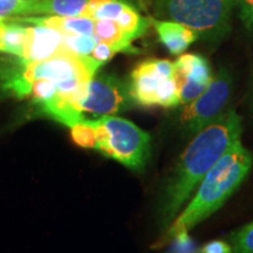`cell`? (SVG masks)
<instances>
[{"label": "cell", "mask_w": 253, "mask_h": 253, "mask_svg": "<svg viewBox=\"0 0 253 253\" xmlns=\"http://www.w3.org/2000/svg\"><path fill=\"white\" fill-rule=\"evenodd\" d=\"M116 23H118L126 39L132 42V40L143 36L150 21L149 19L142 17L137 12V9H135L130 4H128L123 9L122 13L119 15V18L116 19Z\"/></svg>", "instance_id": "obj_14"}, {"label": "cell", "mask_w": 253, "mask_h": 253, "mask_svg": "<svg viewBox=\"0 0 253 253\" xmlns=\"http://www.w3.org/2000/svg\"><path fill=\"white\" fill-rule=\"evenodd\" d=\"M175 79L194 82L202 87H208L212 79L210 63L199 54H183L173 62Z\"/></svg>", "instance_id": "obj_11"}, {"label": "cell", "mask_w": 253, "mask_h": 253, "mask_svg": "<svg viewBox=\"0 0 253 253\" xmlns=\"http://www.w3.org/2000/svg\"><path fill=\"white\" fill-rule=\"evenodd\" d=\"M251 107L253 109V82H252V88H251Z\"/></svg>", "instance_id": "obj_24"}, {"label": "cell", "mask_w": 253, "mask_h": 253, "mask_svg": "<svg viewBox=\"0 0 253 253\" xmlns=\"http://www.w3.org/2000/svg\"><path fill=\"white\" fill-rule=\"evenodd\" d=\"M198 253H233L229 243L223 240H212L205 244Z\"/></svg>", "instance_id": "obj_23"}, {"label": "cell", "mask_w": 253, "mask_h": 253, "mask_svg": "<svg viewBox=\"0 0 253 253\" xmlns=\"http://www.w3.org/2000/svg\"><path fill=\"white\" fill-rule=\"evenodd\" d=\"M99 40L95 36H77L62 33V48L65 52L79 56L89 58Z\"/></svg>", "instance_id": "obj_16"}, {"label": "cell", "mask_w": 253, "mask_h": 253, "mask_svg": "<svg viewBox=\"0 0 253 253\" xmlns=\"http://www.w3.org/2000/svg\"><path fill=\"white\" fill-rule=\"evenodd\" d=\"M71 135L74 143L81 148H91L96 147V131L93 120L84 119V121L77 123L71 126Z\"/></svg>", "instance_id": "obj_18"}, {"label": "cell", "mask_w": 253, "mask_h": 253, "mask_svg": "<svg viewBox=\"0 0 253 253\" xmlns=\"http://www.w3.org/2000/svg\"><path fill=\"white\" fill-rule=\"evenodd\" d=\"M93 123L96 131L95 149L135 171L144 169L151 149L148 132L114 115L93 120Z\"/></svg>", "instance_id": "obj_5"}, {"label": "cell", "mask_w": 253, "mask_h": 253, "mask_svg": "<svg viewBox=\"0 0 253 253\" xmlns=\"http://www.w3.org/2000/svg\"><path fill=\"white\" fill-rule=\"evenodd\" d=\"M175 65L169 60L149 59L136 66L130 74L129 91L135 104L156 106L158 88L166 79L173 78Z\"/></svg>", "instance_id": "obj_8"}, {"label": "cell", "mask_w": 253, "mask_h": 253, "mask_svg": "<svg viewBox=\"0 0 253 253\" xmlns=\"http://www.w3.org/2000/svg\"><path fill=\"white\" fill-rule=\"evenodd\" d=\"M171 249L168 253H198L199 250L196 248L194 240L190 238L189 232H181L177 235L171 242Z\"/></svg>", "instance_id": "obj_20"}, {"label": "cell", "mask_w": 253, "mask_h": 253, "mask_svg": "<svg viewBox=\"0 0 253 253\" xmlns=\"http://www.w3.org/2000/svg\"><path fill=\"white\" fill-rule=\"evenodd\" d=\"M156 31L158 39L172 55H179L188 49V47L198 40V34L185 25L171 20L149 19Z\"/></svg>", "instance_id": "obj_10"}, {"label": "cell", "mask_w": 253, "mask_h": 253, "mask_svg": "<svg viewBox=\"0 0 253 253\" xmlns=\"http://www.w3.org/2000/svg\"><path fill=\"white\" fill-rule=\"evenodd\" d=\"M116 53H120L118 47L110 45V43L99 41V42L96 43V46H95V48L93 49V52H91L90 56L95 60V61L99 62L100 65L102 66L107 61H109Z\"/></svg>", "instance_id": "obj_21"}, {"label": "cell", "mask_w": 253, "mask_h": 253, "mask_svg": "<svg viewBox=\"0 0 253 253\" xmlns=\"http://www.w3.org/2000/svg\"><path fill=\"white\" fill-rule=\"evenodd\" d=\"M238 8L240 20L245 28L253 33V0H233Z\"/></svg>", "instance_id": "obj_22"}, {"label": "cell", "mask_w": 253, "mask_h": 253, "mask_svg": "<svg viewBox=\"0 0 253 253\" xmlns=\"http://www.w3.org/2000/svg\"><path fill=\"white\" fill-rule=\"evenodd\" d=\"M252 164V153L242 144V141L237 140L202 179L190 203L167 227L154 248L166 246L177 235L189 232L192 227L219 210L244 182Z\"/></svg>", "instance_id": "obj_2"}, {"label": "cell", "mask_w": 253, "mask_h": 253, "mask_svg": "<svg viewBox=\"0 0 253 253\" xmlns=\"http://www.w3.org/2000/svg\"><path fill=\"white\" fill-rule=\"evenodd\" d=\"M63 52L61 32L42 25L27 24V36L21 59L31 62L42 61Z\"/></svg>", "instance_id": "obj_9"}, {"label": "cell", "mask_w": 253, "mask_h": 253, "mask_svg": "<svg viewBox=\"0 0 253 253\" xmlns=\"http://www.w3.org/2000/svg\"><path fill=\"white\" fill-rule=\"evenodd\" d=\"M37 0H0V20L34 15Z\"/></svg>", "instance_id": "obj_17"}, {"label": "cell", "mask_w": 253, "mask_h": 253, "mask_svg": "<svg viewBox=\"0 0 253 253\" xmlns=\"http://www.w3.org/2000/svg\"><path fill=\"white\" fill-rule=\"evenodd\" d=\"M27 24L6 19L0 20V53L23 58Z\"/></svg>", "instance_id": "obj_12"}, {"label": "cell", "mask_w": 253, "mask_h": 253, "mask_svg": "<svg viewBox=\"0 0 253 253\" xmlns=\"http://www.w3.org/2000/svg\"><path fill=\"white\" fill-rule=\"evenodd\" d=\"M232 95V78L221 67L197 99L184 104L179 115V129L185 137H195L226 112Z\"/></svg>", "instance_id": "obj_6"}, {"label": "cell", "mask_w": 253, "mask_h": 253, "mask_svg": "<svg viewBox=\"0 0 253 253\" xmlns=\"http://www.w3.org/2000/svg\"><path fill=\"white\" fill-rule=\"evenodd\" d=\"M89 0H37L34 15H60L77 17L84 15Z\"/></svg>", "instance_id": "obj_13"}, {"label": "cell", "mask_w": 253, "mask_h": 253, "mask_svg": "<svg viewBox=\"0 0 253 253\" xmlns=\"http://www.w3.org/2000/svg\"><path fill=\"white\" fill-rule=\"evenodd\" d=\"M233 0H156L155 15L161 20L185 25L208 42H220L229 36Z\"/></svg>", "instance_id": "obj_4"}, {"label": "cell", "mask_w": 253, "mask_h": 253, "mask_svg": "<svg viewBox=\"0 0 253 253\" xmlns=\"http://www.w3.org/2000/svg\"><path fill=\"white\" fill-rule=\"evenodd\" d=\"M128 2L123 0H89L84 17L94 20H116Z\"/></svg>", "instance_id": "obj_15"}, {"label": "cell", "mask_w": 253, "mask_h": 253, "mask_svg": "<svg viewBox=\"0 0 253 253\" xmlns=\"http://www.w3.org/2000/svg\"><path fill=\"white\" fill-rule=\"evenodd\" d=\"M242 119L229 108L219 119L192 138L164 185L160 218L168 227L182 211L205 175L223 154L242 136Z\"/></svg>", "instance_id": "obj_1"}, {"label": "cell", "mask_w": 253, "mask_h": 253, "mask_svg": "<svg viewBox=\"0 0 253 253\" xmlns=\"http://www.w3.org/2000/svg\"><path fill=\"white\" fill-rule=\"evenodd\" d=\"M227 240L233 253H253V221L233 231Z\"/></svg>", "instance_id": "obj_19"}, {"label": "cell", "mask_w": 253, "mask_h": 253, "mask_svg": "<svg viewBox=\"0 0 253 253\" xmlns=\"http://www.w3.org/2000/svg\"><path fill=\"white\" fill-rule=\"evenodd\" d=\"M134 104L126 82L115 75L95 74L88 84L86 96L79 104V110L84 119L89 115L88 120H96L126 112Z\"/></svg>", "instance_id": "obj_7"}, {"label": "cell", "mask_w": 253, "mask_h": 253, "mask_svg": "<svg viewBox=\"0 0 253 253\" xmlns=\"http://www.w3.org/2000/svg\"><path fill=\"white\" fill-rule=\"evenodd\" d=\"M101 67L89 58H79L63 52L42 61H25L18 58H0V89L17 99H28L31 86L40 79L65 81L73 78H93Z\"/></svg>", "instance_id": "obj_3"}]
</instances>
